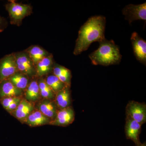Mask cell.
<instances>
[{
    "mask_svg": "<svg viewBox=\"0 0 146 146\" xmlns=\"http://www.w3.org/2000/svg\"><path fill=\"white\" fill-rule=\"evenodd\" d=\"M106 18L102 16L90 17L82 25L78 31L73 54L78 55L86 50L93 42L99 43L105 39Z\"/></svg>",
    "mask_w": 146,
    "mask_h": 146,
    "instance_id": "1",
    "label": "cell"
},
{
    "mask_svg": "<svg viewBox=\"0 0 146 146\" xmlns=\"http://www.w3.org/2000/svg\"><path fill=\"white\" fill-rule=\"evenodd\" d=\"M99 43V48L89 55L92 64L107 66L121 62L122 55L119 47L113 40L105 39Z\"/></svg>",
    "mask_w": 146,
    "mask_h": 146,
    "instance_id": "2",
    "label": "cell"
},
{
    "mask_svg": "<svg viewBox=\"0 0 146 146\" xmlns=\"http://www.w3.org/2000/svg\"><path fill=\"white\" fill-rule=\"evenodd\" d=\"M9 1L5 7L9 14L10 23L20 26L24 18L32 13V7L30 5L20 3L15 1Z\"/></svg>",
    "mask_w": 146,
    "mask_h": 146,
    "instance_id": "3",
    "label": "cell"
},
{
    "mask_svg": "<svg viewBox=\"0 0 146 146\" xmlns=\"http://www.w3.org/2000/svg\"><path fill=\"white\" fill-rule=\"evenodd\" d=\"M18 72L31 78L36 76L35 66L25 50L13 53Z\"/></svg>",
    "mask_w": 146,
    "mask_h": 146,
    "instance_id": "4",
    "label": "cell"
},
{
    "mask_svg": "<svg viewBox=\"0 0 146 146\" xmlns=\"http://www.w3.org/2000/svg\"><path fill=\"white\" fill-rule=\"evenodd\" d=\"M18 72L14 53L6 55L0 59V82L8 79Z\"/></svg>",
    "mask_w": 146,
    "mask_h": 146,
    "instance_id": "5",
    "label": "cell"
},
{
    "mask_svg": "<svg viewBox=\"0 0 146 146\" xmlns=\"http://www.w3.org/2000/svg\"><path fill=\"white\" fill-rule=\"evenodd\" d=\"M125 19L128 21L129 24L137 20L146 21V3L135 5L129 4L122 10Z\"/></svg>",
    "mask_w": 146,
    "mask_h": 146,
    "instance_id": "6",
    "label": "cell"
},
{
    "mask_svg": "<svg viewBox=\"0 0 146 146\" xmlns=\"http://www.w3.org/2000/svg\"><path fill=\"white\" fill-rule=\"evenodd\" d=\"M127 117H129L141 125L146 121V106L144 104L134 101L129 102L126 108Z\"/></svg>",
    "mask_w": 146,
    "mask_h": 146,
    "instance_id": "7",
    "label": "cell"
},
{
    "mask_svg": "<svg viewBox=\"0 0 146 146\" xmlns=\"http://www.w3.org/2000/svg\"><path fill=\"white\" fill-rule=\"evenodd\" d=\"M131 41L134 56L138 61L146 65V42L138 33L134 32L131 34Z\"/></svg>",
    "mask_w": 146,
    "mask_h": 146,
    "instance_id": "8",
    "label": "cell"
},
{
    "mask_svg": "<svg viewBox=\"0 0 146 146\" xmlns=\"http://www.w3.org/2000/svg\"><path fill=\"white\" fill-rule=\"evenodd\" d=\"M75 119V113L72 107H69L58 110L54 119L50 124L54 125L66 126L71 124Z\"/></svg>",
    "mask_w": 146,
    "mask_h": 146,
    "instance_id": "9",
    "label": "cell"
},
{
    "mask_svg": "<svg viewBox=\"0 0 146 146\" xmlns=\"http://www.w3.org/2000/svg\"><path fill=\"white\" fill-rule=\"evenodd\" d=\"M142 125L129 117L127 116L125 126L126 136L131 140L136 145L141 143L139 135L141 133Z\"/></svg>",
    "mask_w": 146,
    "mask_h": 146,
    "instance_id": "10",
    "label": "cell"
},
{
    "mask_svg": "<svg viewBox=\"0 0 146 146\" xmlns=\"http://www.w3.org/2000/svg\"><path fill=\"white\" fill-rule=\"evenodd\" d=\"M34 107L32 102L22 99L18 107L11 114L21 122H24L33 110Z\"/></svg>",
    "mask_w": 146,
    "mask_h": 146,
    "instance_id": "11",
    "label": "cell"
},
{
    "mask_svg": "<svg viewBox=\"0 0 146 146\" xmlns=\"http://www.w3.org/2000/svg\"><path fill=\"white\" fill-rule=\"evenodd\" d=\"M23 92V91L16 87L8 80L0 82V99L6 97H21Z\"/></svg>",
    "mask_w": 146,
    "mask_h": 146,
    "instance_id": "12",
    "label": "cell"
},
{
    "mask_svg": "<svg viewBox=\"0 0 146 146\" xmlns=\"http://www.w3.org/2000/svg\"><path fill=\"white\" fill-rule=\"evenodd\" d=\"M54 63L53 56L51 54L43 58L35 66L36 76L41 78L52 72Z\"/></svg>",
    "mask_w": 146,
    "mask_h": 146,
    "instance_id": "13",
    "label": "cell"
},
{
    "mask_svg": "<svg viewBox=\"0 0 146 146\" xmlns=\"http://www.w3.org/2000/svg\"><path fill=\"white\" fill-rule=\"evenodd\" d=\"M56 106L51 100L44 99L37 104V110L52 121L55 118L58 110Z\"/></svg>",
    "mask_w": 146,
    "mask_h": 146,
    "instance_id": "14",
    "label": "cell"
},
{
    "mask_svg": "<svg viewBox=\"0 0 146 146\" xmlns=\"http://www.w3.org/2000/svg\"><path fill=\"white\" fill-rule=\"evenodd\" d=\"M50 119L47 117L38 110H33L24 122L31 127L44 125L50 124Z\"/></svg>",
    "mask_w": 146,
    "mask_h": 146,
    "instance_id": "15",
    "label": "cell"
},
{
    "mask_svg": "<svg viewBox=\"0 0 146 146\" xmlns=\"http://www.w3.org/2000/svg\"><path fill=\"white\" fill-rule=\"evenodd\" d=\"M70 87L69 86H66L55 94V104L60 109L69 107L70 104Z\"/></svg>",
    "mask_w": 146,
    "mask_h": 146,
    "instance_id": "16",
    "label": "cell"
},
{
    "mask_svg": "<svg viewBox=\"0 0 146 146\" xmlns=\"http://www.w3.org/2000/svg\"><path fill=\"white\" fill-rule=\"evenodd\" d=\"M25 51L28 54L35 66L43 58L50 54L42 47L37 45H33Z\"/></svg>",
    "mask_w": 146,
    "mask_h": 146,
    "instance_id": "17",
    "label": "cell"
},
{
    "mask_svg": "<svg viewBox=\"0 0 146 146\" xmlns=\"http://www.w3.org/2000/svg\"><path fill=\"white\" fill-rule=\"evenodd\" d=\"M52 72L59 80L66 85L70 86L72 74L70 70L64 66L54 63Z\"/></svg>",
    "mask_w": 146,
    "mask_h": 146,
    "instance_id": "18",
    "label": "cell"
},
{
    "mask_svg": "<svg viewBox=\"0 0 146 146\" xmlns=\"http://www.w3.org/2000/svg\"><path fill=\"white\" fill-rule=\"evenodd\" d=\"M40 92L37 80H33L29 82L25 90V99L33 102L36 101L40 97Z\"/></svg>",
    "mask_w": 146,
    "mask_h": 146,
    "instance_id": "19",
    "label": "cell"
},
{
    "mask_svg": "<svg viewBox=\"0 0 146 146\" xmlns=\"http://www.w3.org/2000/svg\"><path fill=\"white\" fill-rule=\"evenodd\" d=\"M29 78L27 76L18 72L7 80L18 89L23 91L25 90L29 83Z\"/></svg>",
    "mask_w": 146,
    "mask_h": 146,
    "instance_id": "20",
    "label": "cell"
},
{
    "mask_svg": "<svg viewBox=\"0 0 146 146\" xmlns=\"http://www.w3.org/2000/svg\"><path fill=\"white\" fill-rule=\"evenodd\" d=\"M22 99L21 97H6L0 99V100L4 108L11 113L18 107Z\"/></svg>",
    "mask_w": 146,
    "mask_h": 146,
    "instance_id": "21",
    "label": "cell"
},
{
    "mask_svg": "<svg viewBox=\"0 0 146 146\" xmlns=\"http://www.w3.org/2000/svg\"><path fill=\"white\" fill-rule=\"evenodd\" d=\"M45 80L55 94L62 90L65 86H68L60 81L58 78L54 74L48 76Z\"/></svg>",
    "mask_w": 146,
    "mask_h": 146,
    "instance_id": "22",
    "label": "cell"
},
{
    "mask_svg": "<svg viewBox=\"0 0 146 146\" xmlns=\"http://www.w3.org/2000/svg\"><path fill=\"white\" fill-rule=\"evenodd\" d=\"M37 81L40 96L42 98L48 100H51L54 98L55 94L49 86L47 84L44 79L40 78Z\"/></svg>",
    "mask_w": 146,
    "mask_h": 146,
    "instance_id": "23",
    "label": "cell"
},
{
    "mask_svg": "<svg viewBox=\"0 0 146 146\" xmlns=\"http://www.w3.org/2000/svg\"><path fill=\"white\" fill-rule=\"evenodd\" d=\"M8 26V23L6 20L0 16V32L3 31Z\"/></svg>",
    "mask_w": 146,
    "mask_h": 146,
    "instance_id": "24",
    "label": "cell"
},
{
    "mask_svg": "<svg viewBox=\"0 0 146 146\" xmlns=\"http://www.w3.org/2000/svg\"><path fill=\"white\" fill-rule=\"evenodd\" d=\"M136 146H146V143H140L138 144V145H137Z\"/></svg>",
    "mask_w": 146,
    "mask_h": 146,
    "instance_id": "25",
    "label": "cell"
}]
</instances>
